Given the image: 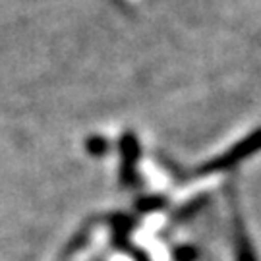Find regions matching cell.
<instances>
[{"label":"cell","mask_w":261,"mask_h":261,"mask_svg":"<svg viewBox=\"0 0 261 261\" xmlns=\"http://www.w3.org/2000/svg\"><path fill=\"white\" fill-rule=\"evenodd\" d=\"M261 151V130H255L253 134H250L246 140L238 141L230 151H226L224 155L213 159L205 163L203 167L197 168L196 174L199 176H207V174H213V172H221V170H228V168L236 167L240 161L248 159L250 155Z\"/></svg>","instance_id":"obj_1"},{"label":"cell","mask_w":261,"mask_h":261,"mask_svg":"<svg viewBox=\"0 0 261 261\" xmlns=\"http://www.w3.org/2000/svg\"><path fill=\"white\" fill-rule=\"evenodd\" d=\"M120 151H122V168H120V182L122 186L130 188L138 184V159H140V143H138V138L132 134V132H126L122 136L120 141Z\"/></svg>","instance_id":"obj_2"},{"label":"cell","mask_w":261,"mask_h":261,"mask_svg":"<svg viewBox=\"0 0 261 261\" xmlns=\"http://www.w3.org/2000/svg\"><path fill=\"white\" fill-rule=\"evenodd\" d=\"M234 246H236V261H257L253 255L252 244L248 240V234L244 228L242 217L238 215L236 203H234Z\"/></svg>","instance_id":"obj_3"},{"label":"cell","mask_w":261,"mask_h":261,"mask_svg":"<svg viewBox=\"0 0 261 261\" xmlns=\"http://www.w3.org/2000/svg\"><path fill=\"white\" fill-rule=\"evenodd\" d=\"M85 145H87V153H91L93 157H101V155H105L109 151V141L105 140V138H99V136L87 140Z\"/></svg>","instance_id":"obj_4"},{"label":"cell","mask_w":261,"mask_h":261,"mask_svg":"<svg viewBox=\"0 0 261 261\" xmlns=\"http://www.w3.org/2000/svg\"><path fill=\"white\" fill-rule=\"evenodd\" d=\"M161 207H165V197L161 196L141 197L140 201H138V209L140 211H157Z\"/></svg>","instance_id":"obj_5"},{"label":"cell","mask_w":261,"mask_h":261,"mask_svg":"<svg viewBox=\"0 0 261 261\" xmlns=\"http://www.w3.org/2000/svg\"><path fill=\"white\" fill-rule=\"evenodd\" d=\"M197 252L194 248H178L174 252V259L176 261H196Z\"/></svg>","instance_id":"obj_6"}]
</instances>
